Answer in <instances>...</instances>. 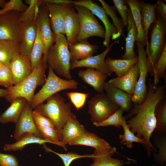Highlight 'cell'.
<instances>
[{
    "mask_svg": "<svg viewBox=\"0 0 166 166\" xmlns=\"http://www.w3.org/2000/svg\"><path fill=\"white\" fill-rule=\"evenodd\" d=\"M166 88L165 84L160 83L156 85L149 80L148 94L144 100L140 104H133L131 110L124 116L130 131L145 140L155 152L157 151L151 141L156 125L155 109L158 102L166 97Z\"/></svg>",
    "mask_w": 166,
    "mask_h": 166,
    "instance_id": "6da1fadb",
    "label": "cell"
},
{
    "mask_svg": "<svg viewBox=\"0 0 166 166\" xmlns=\"http://www.w3.org/2000/svg\"><path fill=\"white\" fill-rule=\"evenodd\" d=\"M56 40L49 48L46 55L48 67L51 68L58 75L66 79H72L70 72L71 59L69 44L64 35L55 34Z\"/></svg>",
    "mask_w": 166,
    "mask_h": 166,
    "instance_id": "7a4b0ae2",
    "label": "cell"
},
{
    "mask_svg": "<svg viewBox=\"0 0 166 166\" xmlns=\"http://www.w3.org/2000/svg\"><path fill=\"white\" fill-rule=\"evenodd\" d=\"M47 67L42 58L28 76L19 83L7 89L8 93L4 97L6 100L11 103L15 98L22 97L25 99L30 104L37 87L43 86L47 78L45 71Z\"/></svg>",
    "mask_w": 166,
    "mask_h": 166,
    "instance_id": "3957f363",
    "label": "cell"
},
{
    "mask_svg": "<svg viewBox=\"0 0 166 166\" xmlns=\"http://www.w3.org/2000/svg\"><path fill=\"white\" fill-rule=\"evenodd\" d=\"M46 101V103L38 105L34 110L53 122L61 138L62 127L73 114L71 111V105L69 102H65V98L58 93L53 94Z\"/></svg>",
    "mask_w": 166,
    "mask_h": 166,
    "instance_id": "277c9868",
    "label": "cell"
},
{
    "mask_svg": "<svg viewBox=\"0 0 166 166\" xmlns=\"http://www.w3.org/2000/svg\"><path fill=\"white\" fill-rule=\"evenodd\" d=\"M150 42L146 45V65L148 72L153 76L154 67L166 46V21L156 16L151 26Z\"/></svg>",
    "mask_w": 166,
    "mask_h": 166,
    "instance_id": "5b68a950",
    "label": "cell"
},
{
    "mask_svg": "<svg viewBox=\"0 0 166 166\" xmlns=\"http://www.w3.org/2000/svg\"><path fill=\"white\" fill-rule=\"evenodd\" d=\"M47 77L42 88L34 95L30 104L33 109L38 105L42 104L49 97L59 92L67 89H76L78 83L74 79L67 80L58 76L52 69L48 67Z\"/></svg>",
    "mask_w": 166,
    "mask_h": 166,
    "instance_id": "8992f818",
    "label": "cell"
},
{
    "mask_svg": "<svg viewBox=\"0 0 166 166\" xmlns=\"http://www.w3.org/2000/svg\"><path fill=\"white\" fill-rule=\"evenodd\" d=\"M73 6L77 11L80 23V31L76 42L87 40L92 36L104 38L105 30L90 10L81 6Z\"/></svg>",
    "mask_w": 166,
    "mask_h": 166,
    "instance_id": "52a82bcc",
    "label": "cell"
},
{
    "mask_svg": "<svg viewBox=\"0 0 166 166\" xmlns=\"http://www.w3.org/2000/svg\"><path fill=\"white\" fill-rule=\"evenodd\" d=\"M88 104V113L93 123L104 121L120 108L104 93L94 95L89 101Z\"/></svg>",
    "mask_w": 166,
    "mask_h": 166,
    "instance_id": "ba28073f",
    "label": "cell"
},
{
    "mask_svg": "<svg viewBox=\"0 0 166 166\" xmlns=\"http://www.w3.org/2000/svg\"><path fill=\"white\" fill-rule=\"evenodd\" d=\"M136 45L138 54L139 75L132 101L133 104H140L144 100L148 94V86L146 85V78L148 72L144 47L138 43H136Z\"/></svg>",
    "mask_w": 166,
    "mask_h": 166,
    "instance_id": "9c48e42d",
    "label": "cell"
},
{
    "mask_svg": "<svg viewBox=\"0 0 166 166\" xmlns=\"http://www.w3.org/2000/svg\"><path fill=\"white\" fill-rule=\"evenodd\" d=\"M70 2L71 0H66L64 2L57 4L43 0L42 5L48 12L50 26L55 35L65 34V19L68 11L73 6Z\"/></svg>",
    "mask_w": 166,
    "mask_h": 166,
    "instance_id": "30bf717a",
    "label": "cell"
},
{
    "mask_svg": "<svg viewBox=\"0 0 166 166\" xmlns=\"http://www.w3.org/2000/svg\"><path fill=\"white\" fill-rule=\"evenodd\" d=\"M71 3L73 5L81 6L86 7L102 22L105 26V31L103 42L104 46L106 47L108 46L111 37L112 39H117V30L110 22L107 14L102 6L91 0L71 1Z\"/></svg>",
    "mask_w": 166,
    "mask_h": 166,
    "instance_id": "8fae6325",
    "label": "cell"
},
{
    "mask_svg": "<svg viewBox=\"0 0 166 166\" xmlns=\"http://www.w3.org/2000/svg\"><path fill=\"white\" fill-rule=\"evenodd\" d=\"M20 13L11 10L0 14V40L18 41Z\"/></svg>",
    "mask_w": 166,
    "mask_h": 166,
    "instance_id": "7c38bea8",
    "label": "cell"
},
{
    "mask_svg": "<svg viewBox=\"0 0 166 166\" xmlns=\"http://www.w3.org/2000/svg\"><path fill=\"white\" fill-rule=\"evenodd\" d=\"M38 16L34 21L20 22L18 42L20 54L30 58L32 48L36 39Z\"/></svg>",
    "mask_w": 166,
    "mask_h": 166,
    "instance_id": "4fadbf2b",
    "label": "cell"
},
{
    "mask_svg": "<svg viewBox=\"0 0 166 166\" xmlns=\"http://www.w3.org/2000/svg\"><path fill=\"white\" fill-rule=\"evenodd\" d=\"M32 111L33 109L27 102L16 124L13 137L16 140L28 134H33L43 138L33 119Z\"/></svg>",
    "mask_w": 166,
    "mask_h": 166,
    "instance_id": "5bb4252c",
    "label": "cell"
},
{
    "mask_svg": "<svg viewBox=\"0 0 166 166\" xmlns=\"http://www.w3.org/2000/svg\"><path fill=\"white\" fill-rule=\"evenodd\" d=\"M119 41H116L110 44L106 49L101 53L96 56H92L85 59L71 62V69L80 67L93 69L110 76L112 73L109 71L105 62V57L110 51L113 45L117 43Z\"/></svg>",
    "mask_w": 166,
    "mask_h": 166,
    "instance_id": "9a60e30c",
    "label": "cell"
},
{
    "mask_svg": "<svg viewBox=\"0 0 166 166\" xmlns=\"http://www.w3.org/2000/svg\"><path fill=\"white\" fill-rule=\"evenodd\" d=\"M39 8L38 15L44 46L43 59L44 64L48 67L46 62L47 53L50 47L55 43L56 37L50 26L48 12L42 5Z\"/></svg>",
    "mask_w": 166,
    "mask_h": 166,
    "instance_id": "2e32d148",
    "label": "cell"
},
{
    "mask_svg": "<svg viewBox=\"0 0 166 166\" xmlns=\"http://www.w3.org/2000/svg\"><path fill=\"white\" fill-rule=\"evenodd\" d=\"M139 75L138 62L134 65L124 75L110 79L107 82L112 86L133 95Z\"/></svg>",
    "mask_w": 166,
    "mask_h": 166,
    "instance_id": "e0dca14e",
    "label": "cell"
},
{
    "mask_svg": "<svg viewBox=\"0 0 166 166\" xmlns=\"http://www.w3.org/2000/svg\"><path fill=\"white\" fill-rule=\"evenodd\" d=\"M9 66L11 73L14 85L23 81L33 71L30 58L20 54L14 57Z\"/></svg>",
    "mask_w": 166,
    "mask_h": 166,
    "instance_id": "ac0fdd59",
    "label": "cell"
},
{
    "mask_svg": "<svg viewBox=\"0 0 166 166\" xmlns=\"http://www.w3.org/2000/svg\"><path fill=\"white\" fill-rule=\"evenodd\" d=\"M104 90L108 97L124 111L129 112L132 108V95L109 85L105 82Z\"/></svg>",
    "mask_w": 166,
    "mask_h": 166,
    "instance_id": "d6986e66",
    "label": "cell"
},
{
    "mask_svg": "<svg viewBox=\"0 0 166 166\" xmlns=\"http://www.w3.org/2000/svg\"><path fill=\"white\" fill-rule=\"evenodd\" d=\"M86 131L84 126L73 114L62 127L61 132V142L67 151L66 145L79 135Z\"/></svg>",
    "mask_w": 166,
    "mask_h": 166,
    "instance_id": "ffe728a7",
    "label": "cell"
},
{
    "mask_svg": "<svg viewBox=\"0 0 166 166\" xmlns=\"http://www.w3.org/2000/svg\"><path fill=\"white\" fill-rule=\"evenodd\" d=\"M78 75L84 82L92 87L98 93H103L108 76L107 74L93 69L87 68L85 70H80Z\"/></svg>",
    "mask_w": 166,
    "mask_h": 166,
    "instance_id": "44dd1931",
    "label": "cell"
},
{
    "mask_svg": "<svg viewBox=\"0 0 166 166\" xmlns=\"http://www.w3.org/2000/svg\"><path fill=\"white\" fill-rule=\"evenodd\" d=\"M117 149L113 147L111 149L95 150L94 156L92 158L93 163L89 166H123L130 162L112 157V155L117 152Z\"/></svg>",
    "mask_w": 166,
    "mask_h": 166,
    "instance_id": "7402d4cb",
    "label": "cell"
},
{
    "mask_svg": "<svg viewBox=\"0 0 166 166\" xmlns=\"http://www.w3.org/2000/svg\"><path fill=\"white\" fill-rule=\"evenodd\" d=\"M70 145H82L93 148L95 150L111 149L112 147L105 140L96 134L85 131L68 144Z\"/></svg>",
    "mask_w": 166,
    "mask_h": 166,
    "instance_id": "603a6c76",
    "label": "cell"
},
{
    "mask_svg": "<svg viewBox=\"0 0 166 166\" xmlns=\"http://www.w3.org/2000/svg\"><path fill=\"white\" fill-rule=\"evenodd\" d=\"M64 28L69 45L76 42L80 30V23L77 14L72 7L65 17Z\"/></svg>",
    "mask_w": 166,
    "mask_h": 166,
    "instance_id": "cb8c5ba5",
    "label": "cell"
},
{
    "mask_svg": "<svg viewBox=\"0 0 166 166\" xmlns=\"http://www.w3.org/2000/svg\"><path fill=\"white\" fill-rule=\"evenodd\" d=\"M98 48L97 45H91L87 40L69 45L71 62L83 60L92 56Z\"/></svg>",
    "mask_w": 166,
    "mask_h": 166,
    "instance_id": "d4e9b609",
    "label": "cell"
},
{
    "mask_svg": "<svg viewBox=\"0 0 166 166\" xmlns=\"http://www.w3.org/2000/svg\"><path fill=\"white\" fill-rule=\"evenodd\" d=\"M27 102L25 99L22 97L14 99L10 106L0 115V123L2 124L9 122L16 124Z\"/></svg>",
    "mask_w": 166,
    "mask_h": 166,
    "instance_id": "484cf974",
    "label": "cell"
},
{
    "mask_svg": "<svg viewBox=\"0 0 166 166\" xmlns=\"http://www.w3.org/2000/svg\"><path fill=\"white\" fill-rule=\"evenodd\" d=\"M128 31L125 38V49L122 57L124 59L133 58L137 55L134 51V46L136 41L137 30L132 15L130 8L127 10Z\"/></svg>",
    "mask_w": 166,
    "mask_h": 166,
    "instance_id": "4316f807",
    "label": "cell"
},
{
    "mask_svg": "<svg viewBox=\"0 0 166 166\" xmlns=\"http://www.w3.org/2000/svg\"><path fill=\"white\" fill-rule=\"evenodd\" d=\"M19 54L18 41L0 40V61L5 65H9L12 59Z\"/></svg>",
    "mask_w": 166,
    "mask_h": 166,
    "instance_id": "83f0119b",
    "label": "cell"
},
{
    "mask_svg": "<svg viewBox=\"0 0 166 166\" xmlns=\"http://www.w3.org/2000/svg\"><path fill=\"white\" fill-rule=\"evenodd\" d=\"M121 127L123 129L124 133L122 134H120L119 136L121 140L120 144L129 148L133 147L134 143H138L142 144L147 151V155L149 158H150L151 153L153 150L149 147L145 140L137 137L130 131L127 125L124 116H123Z\"/></svg>",
    "mask_w": 166,
    "mask_h": 166,
    "instance_id": "f1b7e54d",
    "label": "cell"
},
{
    "mask_svg": "<svg viewBox=\"0 0 166 166\" xmlns=\"http://www.w3.org/2000/svg\"><path fill=\"white\" fill-rule=\"evenodd\" d=\"M141 24L147 40L150 28L156 18V3L153 4L139 1Z\"/></svg>",
    "mask_w": 166,
    "mask_h": 166,
    "instance_id": "f546056e",
    "label": "cell"
},
{
    "mask_svg": "<svg viewBox=\"0 0 166 166\" xmlns=\"http://www.w3.org/2000/svg\"><path fill=\"white\" fill-rule=\"evenodd\" d=\"M137 55L130 59H113L108 57L105 60L108 67L112 73L114 72L118 77L125 74L131 68L138 62Z\"/></svg>",
    "mask_w": 166,
    "mask_h": 166,
    "instance_id": "4dcf8cb0",
    "label": "cell"
},
{
    "mask_svg": "<svg viewBox=\"0 0 166 166\" xmlns=\"http://www.w3.org/2000/svg\"><path fill=\"white\" fill-rule=\"evenodd\" d=\"M126 3L131 11L137 30L136 43H140L144 47L148 43L142 28L139 1L137 0H126Z\"/></svg>",
    "mask_w": 166,
    "mask_h": 166,
    "instance_id": "1f68e13d",
    "label": "cell"
},
{
    "mask_svg": "<svg viewBox=\"0 0 166 166\" xmlns=\"http://www.w3.org/2000/svg\"><path fill=\"white\" fill-rule=\"evenodd\" d=\"M51 142L39 137L33 134L25 135L13 144H6L4 146V150L7 151L22 150L27 145L32 144L43 145L45 143Z\"/></svg>",
    "mask_w": 166,
    "mask_h": 166,
    "instance_id": "d6a6232c",
    "label": "cell"
},
{
    "mask_svg": "<svg viewBox=\"0 0 166 166\" xmlns=\"http://www.w3.org/2000/svg\"><path fill=\"white\" fill-rule=\"evenodd\" d=\"M44 54V46L42 38L38 15L37 34L30 56L33 70L41 61Z\"/></svg>",
    "mask_w": 166,
    "mask_h": 166,
    "instance_id": "836d02e7",
    "label": "cell"
},
{
    "mask_svg": "<svg viewBox=\"0 0 166 166\" xmlns=\"http://www.w3.org/2000/svg\"><path fill=\"white\" fill-rule=\"evenodd\" d=\"M156 120L154 132L159 134H166V97L161 100L157 104L155 109Z\"/></svg>",
    "mask_w": 166,
    "mask_h": 166,
    "instance_id": "e575fe53",
    "label": "cell"
},
{
    "mask_svg": "<svg viewBox=\"0 0 166 166\" xmlns=\"http://www.w3.org/2000/svg\"><path fill=\"white\" fill-rule=\"evenodd\" d=\"M153 142L154 146L158 149L156 153L153 151L155 162L159 165H163L166 163V135L159 134L153 132Z\"/></svg>",
    "mask_w": 166,
    "mask_h": 166,
    "instance_id": "d590c367",
    "label": "cell"
},
{
    "mask_svg": "<svg viewBox=\"0 0 166 166\" xmlns=\"http://www.w3.org/2000/svg\"><path fill=\"white\" fill-rule=\"evenodd\" d=\"M43 0H28L25 2L29 4L27 9L21 12L19 16V22H26L36 20L38 17L39 8Z\"/></svg>",
    "mask_w": 166,
    "mask_h": 166,
    "instance_id": "8d00e7d4",
    "label": "cell"
},
{
    "mask_svg": "<svg viewBox=\"0 0 166 166\" xmlns=\"http://www.w3.org/2000/svg\"><path fill=\"white\" fill-rule=\"evenodd\" d=\"M36 126L43 139L50 142L52 144L61 146L64 149L61 142L60 135L55 127Z\"/></svg>",
    "mask_w": 166,
    "mask_h": 166,
    "instance_id": "74e56055",
    "label": "cell"
},
{
    "mask_svg": "<svg viewBox=\"0 0 166 166\" xmlns=\"http://www.w3.org/2000/svg\"><path fill=\"white\" fill-rule=\"evenodd\" d=\"M43 145V148L46 152L53 153L58 156L62 160L64 166H70L72 162L76 159L84 158H92L94 156L93 153L82 155L72 152L66 153H59L51 149L45 144Z\"/></svg>",
    "mask_w": 166,
    "mask_h": 166,
    "instance_id": "f35d334b",
    "label": "cell"
},
{
    "mask_svg": "<svg viewBox=\"0 0 166 166\" xmlns=\"http://www.w3.org/2000/svg\"><path fill=\"white\" fill-rule=\"evenodd\" d=\"M166 68V46L154 68L153 73L154 80L153 82L155 85H157L160 80L164 76Z\"/></svg>",
    "mask_w": 166,
    "mask_h": 166,
    "instance_id": "ab89813d",
    "label": "cell"
},
{
    "mask_svg": "<svg viewBox=\"0 0 166 166\" xmlns=\"http://www.w3.org/2000/svg\"><path fill=\"white\" fill-rule=\"evenodd\" d=\"M99 1L101 3L108 15H109L112 19L113 25L116 27L117 31V39L121 35L124 25L122 20L119 18L115 12L116 8L114 6H110L103 0H99Z\"/></svg>",
    "mask_w": 166,
    "mask_h": 166,
    "instance_id": "60d3db41",
    "label": "cell"
},
{
    "mask_svg": "<svg viewBox=\"0 0 166 166\" xmlns=\"http://www.w3.org/2000/svg\"><path fill=\"white\" fill-rule=\"evenodd\" d=\"M124 112V110L120 108L113 114L105 120L101 122L93 123V124L96 127L113 126L120 128L121 127Z\"/></svg>",
    "mask_w": 166,
    "mask_h": 166,
    "instance_id": "b9f144b4",
    "label": "cell"
},
{
    "mask_svg": "<svg viewBox=\"0 0 166 166\" xmlns=\"http://www.w3.org/2000/svg\"><path fill=\"white\" fill-rule=\"evenodd\" d=\"M65 94L77 110L84 106L89 95V93L78 92H69Z\"/></svg>",
    "mask_w": 166,
    "mask_h": 166,
    "instance_id": "7bdbcfd3",
    "label": "cell"
},
{
    "mask_svg": "<svg viewBox=\"0 0 166 166\" xmlns=\"http://www.w3.org/2000/svg\"><path fill=\"white\" fill-rule=\"evenodd\" d=\"M0 85L7 89L13 85L12 74L9 65H5L0 69Z\"/></svg>",
    "mask_w": 166,
    "mask_h": 166,
    "instance_id": "ee69618b",
    "label": "cell"
},
{
    "mask_svg": "<svg viewBox=\"0 0 166 166\" xmlns=\"http://www.w3.org/2000/svg\"><path fill=\"white\" fill-rule=\"evenodd\" d=\"M32 115L36 125L43 127H55L54 123L50 119L35 110H33Z\"/></svg>",
    "mask_w": 166,
    "mask_h": 166,
    "instance_id": "f6af8a7d",
    "label": "cell"
},
{
    "mask_svg": "<svg viewBox=\"0 0 166 166\" xmlns=\"http://www.w3.org/2000/svg\"><path fill=\"white\" fill-rule=\"evenodd\" d=\"M116 9L117 10L121 17V20L124 26L128 24L127 10L128 8L126 4V0H113Z\"/></svg>",
    "mask_w": 166,
    "mask_h": 166,
    "instance_id": "bcb514c9",
    "label": "cell"
},
{
    "mask_svg": "<svg viewBox=\"0 0 166 166\" xmlns=\"http://www.w3.org/2000/svg\"><path fill=\"white\" fill-rule=\"evenodd\" d=\"M28 6L25 4L21 0H10L8 2L5 1L3 8L8 10H13L20 12L25 11Z\"/></svg>",
    "mask_w": 166,
    "mask_h": 166,
    "instance_id": "7dc6e473",
    "label": "cell"
},
{
    "mask_svg": "<svg viewBox=\"0 0 166 166\" xmlns=\"http://www.w3.org/2000/svg\"><path fill=\"white\" fill-rule=\"evenodd\" d=\"M18 162L16 157L11 154L0 152V166H18Z\"/></svg>",
    "mask_w": 166,
    "mask_h": 166,
    "instance_id": "c3c4849f",
    "label": "cell"
},
{
    "mask_svg": "<svg viewBox=\"0 0 166 166\" xmlns=\"http://www.w3.org/2000/svg\"><path fill=\"white\" fill-rule=\"evenodd\" d=\"M156 10V16L166 21V5L162 1H157Z\"/></svg>",
    "mask_w": 166,
    "mask_h": 166,
    "instance_id": "681fc988",
    "label": "cell"
},
{
    "mask_svg": "<svg viewBox=\"0 0 166 166\" xmlns=\"http://www.w3.org/2000/svg\"><path fill=\"white\" fill-rule=\"evenodd\" d=\"M7 89H0V97H5L8 93Z\"/></svg>",
    "mask_w": 166,
    "mask_h": 166,
    "instance_id": "f907efd6",
    "label": "cell"
},
{
    "mask_svg": "<svg viewBox=\"0 0 166 166\" xmlns=\"http://www.w3.org/2000/svg\"><path fill=\"white\" fill-rule=\"evenodd\" d=\"M8 11L7 10L5 9H2L0 10V14H3Z\"/></svg>",
    "mask_w": 166,
    "mask_h": 166,
    "instance_id": "816d5d0a",
    "label": "cell"
},
{
    "mask_svg": "<svg viewBox=\"0 0 166 166\" xmlns=\"http://www.w3.org/2000/svg\"><path fill=\"white\" fill-rule=\"evenodd\" d=\"M5 65L0 61V69Z\"/></svg>",
    "mask_w": 166,
    "mask_h": 166,
    "instance_id": "f5cc1de1",
    "label": "cell"
},
{
    "mask_svg": "<svg viewBox=\"0 0 166 166\" xmlns=\"http://www.w3.org/2000/svg\"><path fill=\"white\" fill-rule=\"evenodd\" d=\"M152 166H156V165H155V164H153V165Z\"/></svg>",
    "mask_w": 166,
    "mask_h": 166,
    "instance_id": "db71d44e",
    "label": "cell"
},
{
    "mask_svg": "<svg viewBox=\"0 0 166 166\" xmlns=\"http://www.w3.org/2000/svg\"><path fill=\"white\" fill-rule=\"evenodd\" d=\"M18 166H19V165H18Z\"/></svg>",
    "mask_w": 166,
    "mask_h": 166,
    "instance_id": "11a10c76",
    "label": "cell"
}]
</instances>
